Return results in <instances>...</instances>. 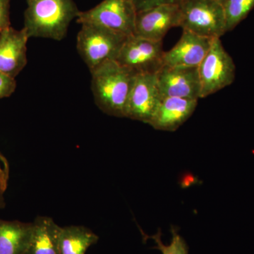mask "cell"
I'll list each match as a JSON object with an SVG mask.
<instances>
[{
    "instance_id": "1",
    "label": "cell",
    "mask_w": 254,
    "mask_h": 254,
    "mask_svg": "<svg viewBox=\"0 0 254 254\" xmlns=\"http://www.w3.org/2000/svg\"><path fill=\"white\" fill-rule=\"evenodd\" d=\"M90 71L97 106L110 116L125 118L127 100L136 73L115 60L105 62Z\"/></svg>"
},
{
    "instance_id": "2",
    "label": "cell",
    "mask_w": 254,
    "mask_h": 254,
    "mask_svg": "<svg viewBox=\"0 0 254 254\" xmlns=\"http://www.w3.org/2000/svg\"><path fill=\"white\" fill-rule=\"evenodd\" d=\"M24 28L30 38L62 41L80 11L73 0H27Z\"/></svg>"
},
{
    "instance_id": "3",
    "label": "cell",
    "mask_w": 254,
    "mask_h": 254,
    "mask_svg": "<svg viewBox=\"0 0 254 254\" xmlns=\"http://www.w3.org/2000/svg\"><path fill=\"white\" fill-rule=\"evenodd\" d=\"M128 37L109 28L82 23L77 35L78 53L89 70L110 60H116Z\"/></svg>"
},
{
    "instance_id": "4",
    "label": "cell",
    "mask_w": 254,
    "mask_h": 254,
    "mask_svg": "<svg viewBox=\"0 0 254 254\" xmlns=\"http://www.w3.org/2000/svg\"><path fill=\"white\" fill-rule=\"evenodd\" d=\"M180 27L198 36L220 38L227 33L223 5L215 0H183Z\"/></svg>"
},
{
    "instance_id": "5",
    "label": "cell",
    "mask_w": 254,
    "mask_h": 254,
    "mask_svg": "<svg viewBox=\"0 0 254 254\" xmlns=\"http://www.w3.org/2000/svg\"><path fill=\"white\" fill-rule=\"evenodd\" d=\"M198 71L201 84L200 98H206L233 83L236 68L220 38H213L206 56L198 66Z\"/></svg>"
},
{
    "instance_id": "6",
    "label": "cell",
    "mask_w": 254,
    "mask_h": 254,
    "mask_svg": "<svg viewBox=\"0 0 254 254\" xmlns=\"http://www.w3.org/2000/svg\"><path fill=\"white\" fill-rule=\"evenodd\" d=\"M137 11L133 0H103L86 11H80L77 22L109 28L127 37L134 35Z\"/></svg>"
},
{
    "instance_id": "7",
    "label": "cell",
    "mask_w": 254,
    "mask_h": 254,
    "mask_svg": "<svg viewBox=\"0 0 254 254\" xmlns=\"http://www.w3.org/2000/svg\"><path fill=\"white\" fill-rule=\"evenodd\" d=\"M163 41L128 36L115 61L136 73L156 74L164 66Z\"/></svg>"
},
{
    "instance_id": "8",
    "label": "cell",
    "mask_w": 254,
    "mask_h": 254,
    "mask_svg": "<svg viewBox=\"0 0 254 254\" xmlns=\"http://www.w3.org/2000/svg\"><path fill=\"white\" fill-rule=\"evenodd\" d=\"M162 97L156 74H136L127 100L125 118L149 125Z\"/></svg>"
},
{
    "instance_id": "9",
    "label": "cell",
    "mask_w": 254,
    "mask_h": 254,
    "mask_svg": "<svg viewBox=\"0 0 254 254\" xmlns=\"http://www.w3.org/2000/svg\"><path fill=\"white\" fill-rule=\"evenodd\" d=\"M156 78L162 96L196 100L200 98L198 66L164 64L156 73Z\"/></svg>"
},
{
    "instance_id": "10",
    "label": "cell",
    "mask_w": 254,
    "mask_h": 254,
    "mask_svg": "<svg viewBox=\"0 0 254 254\" xmlns=\"http://www.w3.org/2000/svg\"><path fill=\"white\" fill-rule=\"evenodd\" d=\"M180 4H165L137 12L134 36L163 41L171 28L180 27Z\"/></svg>"
},
{
    "instance_id": "11",
    "label": "cell",
    "mask_w": 254,
    "mask_h": 254,
    "mask_svg": "<svg viewBox=\"0 0 254 254\" xmlns=\"http://www.w3.org/2000/svg\"><path fill=\"white\" fill-rule=\"evenodd\" d=\"M24 28H9L0 32V72L16 78L28 63L27 42Z\"/></svg>"
},
{
    "instance_id": "12",
    "label": "cell",
    "mask_w": 254,
    "mask_h": 254,
    "mask_svg": "<svg viewBox=\"0 0 254 254\" xmlns=\"http://www.w3.org/2000/svg\"><path fill=\"white\" fill-rule=\"evenodd\" d=\"M213 39L183 30L178 43L165 52L164 64L169 66H198L206 56Z\"/></svg>"
},
{
    "instance_id": "13",
    "label": "cell",
    "mask_w": 254,
    "mask_h": 254,
    "mask_svg": "<svg viewBox=\"0 0 254 254\" xmlns=\"http://www.w3.org/2000/svg\"><path fill=\"white\" fill-rule=\"evenodd\" d=\"M198 101L163 96L149 125L156 130L175 131L193 115Z\"/></svg>"
},
{
    "instance_id": "14",
    "label": "cell",
    "mask_w": 254,
    "mask_h": 254,
    "mask_svg": "<svg viewBox=\"0 0 254 254\" xmlns=\"http://www.w3.org/2000/svg\"><path fill=\"white\" fill-rule=\"evenodd\" d=\"M33 222L0 219V254H28Z\"/></svg>"
},
{
    "instance_id": "15",
    "label": "cell",
    "mask_w": 254,
    "mask_h": 254,
    "mask_svg": "<svg viewBox=\"0 0 254 254\" xmlns=\"http://www.w3.org/2000/svg\"><path fill=\"white\" fill-rule=\"evenodd\" d=\"M62 227L53 218L38 216L33 222V233L28 254H61L60 237Z\"/></svg>"
},
{
    "instance_id": "16",
    "label": "cell",
    "mask_w": 254,
    "mask_h": 254,
    "mask_svg": "<svg viewBox=\"0 0 254 254\" xmlns=\"http://www.w3.org/2000/svg\"><path fill=\"white\" fill-rule=\"evenodd\" d=\"M99 237L90 229L81 225L62 227L60 237L61 254H85Z\"/></svg>"
},
{
    "instance_id": "17",
    "label": "cell",
    "mask_w": 254,
    "mask_h": 254,
    "mask_svg": "<svg viewBox=\"0 0 254 254\" xmlns=\"http://www.w3.org/2000/svg\"><path fill=\"white\" fill-rule=\"evenodd\" d=\"M227 32L233 30L254 8V0H227L223 4Z\"/></svg>"
},
{
    "instance_id": "18",
    "label": "cell",
    "mask_w": 254,
    "mask_h": 254,
    "mask_svg": "<svg viewBox=\"0 0 254 254\" xmlns=\"http://www.w3.org/2000/svg\"><path fill=\"white\" fill-rule=\"evenodd\" d=\"M171 232L173 237L171 242L168 245H164L162 241V233L160 230H158V232L152 236L145 235L143 232H142V235L146 240L154 241L156 245L154 249L160 251L162 254H189L188 246L183 237L179 235L176 229L174 227H172Z\"/></svg>"
},
{
    "instance_id": "19",
    "label": "cell",
    "mask_w": 254,
    "mask_h": 254,
    "mask_svg": "<svg viewBox=\"0 0 254 254\" xmlns=\"http://www.w3.org/2000/svg\"><path fill=\"white\" fill-rule=\"evenodd\" d=\"M10 177V165L7 158L0 151V210L6 206L5 194Z\"/></svg>"
},
{
    "instance_id": "20",
    "label": "cell",
    "mask_w": 254,
    "mask_h": 254,
    "mask_svg": "<svg viewBox=\"0 0 254 254\" xmlns=\"http://www.w3.org/2000/svg\"><path fill=\"white\" fill-rule=\"evenodd\" d=\"M16 88L15 78L0 72V99L9 98L14 93Z\"/></svg>"
},
{
    "instance_id": "21",
    "label": "cell",
    "mask_w": 254,
    "mask_h": 254,
    "mask_svg": "<svg viewBox=\"0 0 254 254\" xmlns=\"http://www.w3.org/2000/svg\"><path fill=\"white\" fill-rule=\"evenodd\" d=\"M183 0H133L137 12L165 4H180Z\"/></svg>"
},
{
    "instance_id": "22",
    "label": "cell",
    "mask_w": 254,
    "mask_h": 254,
    "mask_svg": "<svg viewBox=\"0 0 254 254\" xmlns=\"http://www.w3.org/2000/svg\"><path fill=\"white\" fill-rule=\"evenodd\" d=\"M9 0H0V32L10 26Z\"/></svg>"
},
{
    "instance_id": "23",
    "label": "cell",
    "mask_w": 254,
    "mask_h": 254,
    "mask_svg": "<svg viewBox=\"0 0 254 254\" xmlns=\"http://www.w3.org/2000/svg\"><path fill=\"white\" fill-rule=\"evenodd\" d=\"M215 1H218V2L221 3V4L223 5L224 3H225L227 0H215Z\"/></svg>"
}]
</instances>
